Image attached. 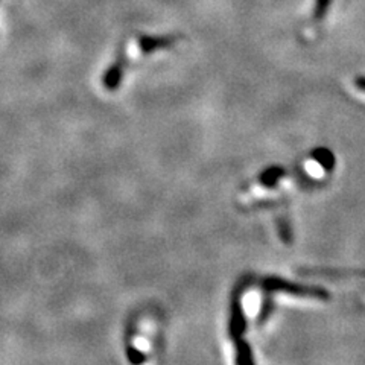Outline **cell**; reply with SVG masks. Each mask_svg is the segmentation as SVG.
Segmentation results:
<instances>
[{
    "instance_id": "1",
    "label": "cell",
    "mask_w": 365,
    "mask_h": 365,
    "mask_svg": "<svg viewBox=\"0 0 365 365\" xmlns=\"http://www.w3.org/2000/svg\"><path fill=\"white\" fill-rule=\"evenodd\" d=\"M157 324L151 315H143L133 335V347L139 353V365H155Z\"/></svg>"
},
{
    "instance_id": "7",
    "label": "cell",
    "mask_w": 365,
    "mask_h": 365,
    "mask_svg": "<svg viewBox=\"0 0 365 365\" xmlns=\"http://www.w3.org/2000/svg\"><path fill=\"white\" fill-rule=\"evenodd\" d=\"M282 177H284V170L280 168H272L260 177V185L265 187H274Z\"/></svg>"
},
{
    "instance_id": "6",
    "label": "cell",
    "mask_w": 365,
    "mask_h": 365,
    "mask_svg": "<svg viewBox=\"0 0 365 365\" xmlns=\"http://www.w3.org/2000/svg\"><path fill=\"white\" fill-rule=\"evenodd\" d=\"M306 276H327V277H346V276H359V277H365L364 271H302Z\"/></svg>"
},
{
    "instance_id": "2",
    "label": "cell",
    "mask_w": 365,
    "mask_h": 365,
    "mask_svg": "<svg viewBox=\"0 0 365 365\" xmlns=\"http://www.w3.org/2000/svg\"><path fill=\"white\" fill-rule=\"evenodd\" d=\"M264 288L269 292H284L294 297H303V299H315V300H330V294L318 287H306V284L291 283L282 279H269L264 283Z\"/></svg>"
},
{
    "instance_id": "4",
    "label": "cell",
    "mask_w": 365,
    "mask_h": 365,
    "mask_svg": "<svg viewBox=\"0 0 365 365\" xmlns=\"http://www.w3.org/2000/svg\"><path fill=\"white\" fill-rule=\"evenodd\" d=\"M178 40L177 36H163V37H150V36H143L139 40V48L140 52L145 55H150L155 51L160 49H166L169 46L175 44V41Z\"/></svg>"
},
{
    "instance_id": "8",
    "label": "cell",
    "mask_w": 365,
    "mask_h": 365,
    "mask_svg": "<svg viewBox=\"0 0 365 365\" xmlns=\"http://www.w3.org/2000/svg\"><path fill=\"white\" fill-rule=\"evenodd\" d=\"M356 87L365 91V78H359V79H358V81H356Z\"/></svg>"
},
{
    "instance_id": "5",
    "label": "cell",
    "mask_w": 365,
    "mask_h": 365,
    "mask_svg": "<svg viewBox=\"0 0 365 365\" xmlns=\"http://www.w3.org/2000/svg\"><path fill=\"white\" fill-rule=\"evenodd\" d=\"M312 158L322 166L323 170H326V173H330L335 166V157L329 150H326V148H317L312 153Z\"/></svg>"
},
{
    "instance_id": "3",
    "label": "cell",
    "mask_w": 365,
    "mask_h": 365,
    "mask_svg": "<svg viewBox=\"0 0 365 365\" xmlns=\"http://www.w3.org/2000/svg\"><path fill=\"white\" fill-rule=\"evenodd\" d=\"M128 64V56H127V46L122 44L119 51H118V56H116V61H114L113 66H110L106 75H104V87L110 91L116 90L120 84V81L123 79V73H125V67Z\"/></svg>"
}]
</instances>
